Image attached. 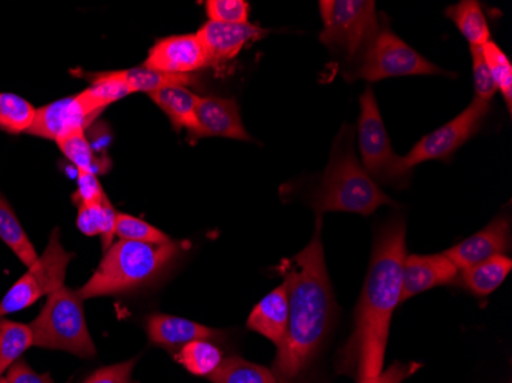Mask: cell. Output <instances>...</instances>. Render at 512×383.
<instances>
[{"mask_svg": "<svg viewBox=\"0 0 512 383\" xmlns=\"http://www.w3.org/2000/svg\"><path fill=\"white\" fill-rule=\"evenodd\" d=\"M404 217L390 218L376 232L370 267L356 307L355 330L342 347L339 373L353 379L379 376L384 367L394 310L401 304L402 270L407 258Z\"/></svg>", "mask_w": 512, "mask_h": 383, "instance_id": "cell-1", "label": "cell"}, {"mask_svg": "<svg viewBox=\"0 0 512 383\" xmlns=\"http://www.w3.org/2000/svg\"><path fill=\"white\" fill-rule=\"evenodd\" d=\"M321 217L306 249L281 261L289 295V325L279 345L272 373L278 383H304L335 318V298L325 266Z\"/></svg>", "mask_w": 512, "mask_h": 383, "instance_id": "cell-2", "label": "cell"}, {"mask_svg": "<svg viewBox=\"0 0 512 383\" xmlns=\"http://www.w3.org/2000/svg\"><path fill=\"white\" fill-rule=\"evenodd\" d=\"M188 243L145 244L122 241L106 250L94 275L79 289L83 301L125 295L157 284L171 270Z\"/></svg>", "mask_w": 512, "mask_h": 383, "instance_id": "cell-3", "label": "cell"}, {"mask_svg": "<svg viewBox=\"0 0 512 383\" xmlns=\"http://www.w3.org/2000/svg\"><path fill=\"white\" fill-rule=\"evenodd\" d=\"M309 204L316 217L327 212L359 213L368 217L379 207L394 206V201L365 172L356 158L350 126H344L336 137L329 166L322 174L319 186L310 195Z\"/></svg>", "mask_w": 512, "mask_h": 383, "instance_id": "cell-4", "label": "cell"}, {"mask_svg": "<svg viewBox=\"0 0 512 383\" xmlns=\"http://www.w3.org/2000/svg\"><path fill=\"white\" fill-rule=\"evenodd\" d=\"M79 290L62 289L51 293L40 315L30 324L34 345L45 350H60L89 359L96 356L83 311Z\"/></svg>", "mask_w": 512, "mask_h": 383, "instance_id": "cell-5", "label": "cell"}, {"mask_svg": "<svg viewBox=\"0 0 512 383\" xmlns=\"http://www.w3.org/2000/svg\"><path fill=\"white\" fill-rule=\"evenodd\" d=\"M319 39L335 53L356 63L381 30L373 0H321Z\"/></svg>", "mask_w": 512, "mask_h": 383, "instance_id": "cell-6", "label": "cell"}, {"mask_svg": "<svg viewBox=\"0 0 512 383\" xmlns=\"http://www.w3.org/2000/svg\"><path fill=\"white\" fill-rule=\"evenodd\" d=\"M359 102L358 143L362 167L376 183L402 189L407 186L413 172L405 169L402 157L394 154L373 89H365Z\"/></svg>", "mask_w": 512, "mask_h": 383, "instance_id": "cell-7", "label": "cell"}, {"mask_svg": "<svg viewBox=\"0 0 512 383\" xmlns=\"http://www.w3.org/2000/svg\"><path fill=\"white\" fill-rule=\"evenodd\" d=\"M445 74L439 66L425 59L421 53L413 50L401 37L396 36L390 28H381L375 39L371 40L364 51L355 71L350 77L379 82L393 77L439 76Z\"/></svg>", "mask_w": 512, "mask_h": 383, "instance_id": "cell-8", "label": "cell"}, {"mask_svg": "<svg viewBox=\"0 0 512 383\" xmlns=\"http://www.w3.org/2000/svg\"><path fill=\"white\" fill-rule=\"evenodd\" d=\"M76 258L74 253L66 252L60 241V230L54 229L50 243L37 259L36 264L13 284L5 298L0 302V318L17 313L23 308L36 304L43 296H50L65 284L69 262Z\"/></svg>", "mask_w": 512, "mask_h": 383, "instance_id": "cell-9", "label": "cell"}, {"mask_svg": "<svg viewBox=\"0 0 512 383\" xmlns=\"http://www.w3.org/2000/svg\"><path fill=\"white\" fill-rule=\"evenodd\" d=\"M490 109V102H483L474 97L470 106L463 109L451 122L440 126L436 131L430 132L422 140L417 141L408 155L402 157L405 169L413 172L417 164L425 163L428 160H450L454 152L459 151L470 138L479 132Z\"/></svg>", "mask_w": 512, "mask_h": 383, "instance_id": "cell-10", "label": "cell"}, {"mask_svg": "<svg viewBox=\"0 0 512 383\" xmlns=\"http://www.w3.org/2000/svg\"><path fill=\"white\" fill-rule=\"evenodd\" d=\"M100 112L92 111L80 94L57 100L37 109L33 125L27 134L45 140L59 141L66 135L86 132Z\"/></svg>", "mask_w": 512, "mask_h": 383, "instance_id": "cell-11", "label": "cell"}, {"mask_svg": "<svg viewBox=\"0 0 512 383\" xmlns=\"http://www.w3.org/2000/svg\"><path fill=\"white\" fill-rule=\"evenodd\" d=\"M195 34L203 46L207 66L218 68L234 60L246 46L263 39L267 30L252 23H218L207 20Z\"/></svg>", "mask_w": 512, "mask_h": 383, "instance_id": "cell-12", "label": "cell"}, {"mask_svg": "<svg viewBox=\"0 0 512 383\" xmlns=\"http://www.w3.org/2000/svg\"><path fill=\"white\" fill-rule=\"evenodd\" d=\"M143 66L160 73L192 76L206 68L207 59L197 34H181L158 40Z\"/></svg>", "mask_w": 512, "mask_h": 383, "instance_id": "cell-13", "label": "cell"}, {"mask_svg": "<svg viewBox=\"0 0 512 383\" xmlns=\"http://www.w3.org/2000/svg\"><path fill=\"white\" fill-rule=\"evenodd\" d=\"M511 244V221L508 215H499L485 229L474 233L470 238L444 252L454 266L462 270L477 266L480 262L488 261L494 256L505 255Z\"/></svg>", "mask_w": 512, "mask_h": 383, "instance_id": "cell-14", "label": "cell"}, {"mask_svg": "<svg viewBox=\"0 0 512 383\" xmlns=\"http://www.w3.org/2000/svg\"><path fill=\"white\" fill-rule=\"evenodd\" d=\"M198 129L192 141L206 137L230 138V140L250 141L241 120L240 106L234 99H224L217 95H200L197 103Z\"/></svg>", "mask_w": 512, "mask_h": 383, "instance_id": "cell-15", "label": "cell"}, {"mask_svg": "<svg viewBox=\"0 0 512 383\" xmlns=\"http://www.w3.org/2000/svg\"><path fill=\"white\" fill-rule=\"evenodd\" d=\"M457 276L459 269L445 253L407 256L402 270L401 302L439 285L450 284Z\"/></svg>", "mask_w": 512, "mask_h": 383, "instance_id": "cell-16", "label": "cell"}, {"mask_svg": "<svg viewBox=\"0 0 512 383\" xmlns=\"http://www.w3.org/2000/svg\"><path fill=\"white\" fill-rule=\"evenodd\" d=\"M146 333L151 344L171 351H177L189 342L220 341L223 338V333L215 328L163 313H154L146 319Z\"/></svg>", "mask_w": 512, "mask_h": 383, "instance_id": "cell-17", "label": "cell"}, {"mask_svg": "<svg viewBox=\"0 0 512 383\" xmlns=\"http://www.w3.org/2000/svg\"><path fill=\"white\" fill-rule=\"evenodd\" d=\"M289 325V295L287 285L281 284L255 305L247 319V328L261 334L279 347L286 338Z\"/></svg>", "mask_w": 512, "mask_h": 383, "instance_id": "cell-18", "label": "cell"}, {"mask_svg": "<svg viewBox=\"0 0 512 383\" xmlns=\"http://www.w3.org/2000/svg\"><path fill=\"white\" fill-rule=\"evenodd\" d=\"M149 97L161 111L168 115L169 122L174 126L175 131L180 132L186 129L189 140L194 137L198 129L197 103L200 95L186 86H169V88L152 92Z\"/></svg>", "mask_w": 512, "mask_h": 383, "instance_id": "cell-19", "label": "cell"}, {"mask_svg": "<svg viewBox=\"0 0 512 383\" xmlns=\"http://www.w3.org/2000/svg\"><path fill=\"white\" fill-rule=\"evenodd\" d=\"M512 269L509 256L499 255L488 261L480 262L477 266L462 270L463 285L476 296H488L496 292L505 281Z\"/></svg>", "mask_w": 512, "mask_h": 383, "instance_id": "cell-20", "label": "cell"}, {"mask_svg": "<svg viewBox=\"0 0 512 383\" xmlns=\"http://www.w3.org/2000/svg\"><path fill=\"white\" fill-rule=\"evenodd\" d=\"M0 239L13 250L14 255L27 269L36 264L39 255L20 224L19 218L16 217L13 207L2 192H0Z\"/></svg>", "mask_w": 512, "mask_h": 383, "instance_id": "cell-21", "label": "cell"}, {"mask_svg": "<svg viewBox=\"0 0 512 383\" xmlns=\"http://www.w3.org/2000/svg\"><path fill=\"white\" fill-rule=\"evenodd\" d=\"M447 17L459 28L462 36L473 48H482L490 42L491 31L485 13L476 0H462L448 8Z\"/></svg>", "mask_w": 512, "mask_h": 383, "instance_id": "cell-22", "label": "cell"}, {"mask_svg": "<svg viewBox=\"0 0 512 383\" xmlns=\"http://www.w3.org/2000/svg\"><path fill=\"white\" fill-rule=\"evenodd\" d=\"M34 345L30 325L0 318V377Z\"/></svg>", "mask_w": 512, "mask_h": 383, "instance_id": "cell-23", "label": "cell"}, {"mask_svg": "<svg viewBox=\"0 0 512 383\" xmlns=\"http://www.w3.org/2000/svg\"><path fill=\"white\" fill-rule=\"evenodd\" d=\"M56 143L63 155L74 164L77 171L91 172L99 177L100 174L108 172L109 166H111L108 158L96 155L91 141L86 137V132L66 135Z\"/></svg>", "mask_w": 512, "mask_h": 383, "instance_id": "cell-24", "label": "cell"}, {"mask_svg": "<svg viewBox=\"0 0 512 383\" xmlns=\"http://www.w3.org/2000/svg\"><path fill=\"white\" fill-rule=\"evenodd\" d=\"M175 361L194 374V376H209L214 373L221 362H223V351L212 341H194L183 345L177 353L174 354Z\"/></svg>", "mask_w": 512, "mask_h": 383, "instance_id": "cell-25", "label": "cell"}, {"mask_svg": "<svg viewBox=\"0 0 512 383\" xmlns=\"http://www.w3.org/2000/svg\"><path fill=\"white\" fill-rule=\"evenodd\" d=\"M207 379L212 383H278L272 370L238 356L223 359L220 367Z\"/></svg>", "mask_w": 512, "mask_h": 383, "instance_id": "cell-26", "label": "cell"}, {"mask_svg": "<svg viewBox=\"0 0 512 383\" xmlns=\"http://www.w3.org/2000/svg\"><path fill=\"white\" fill-rule=\"evenodd\" d=\"M92 85L80 92V97L92 111L100 112L111 103L119 102L126 95L132 94L125 80L120 77L119 71L111 73L94 74Z\"/></svg>", "mask_w": 512, "mask_h": 383, "instance_id": "cell-27", "label": "cell"}, {"mask_svg": "<svg viewBox=\"0 0 512 383\" xmlns=\"http://www.w3.org/2000/svg\"><path fill=\"white\" fill-rule=\"evenodd\" d=\"M119 74L131 92H146V94H152V92L169 88V86H188L195 83L194 76L160 73V71L145 68L143 65L137 66V68L123 69V71H119Z\"/></svg>", "mask_w": 512, "mask_h": 383, "instance_id": "cell-28", "label": "cell"}, {"mask_svg": "<svg viewBox=\"0 0 512 383\" xmlns=\"http://www.w3.org/2000/svg\"><path fill=\"white\" fill-rule=\"evenodd\" d=\"M36 111L23 97L11 92H0V129L7 134H27L33 125Z\"/></svg>", "mask_w": 512, "mask_h": 383, "instance_id": "cell-29", "label": "cell"}, {"mask_svg": "<svg viewBox=\"0 0 512 383\" xmlns=\"http://www.w3.org/2000/svg\"><path fill=\"white\" fill-rule=\"evenodd\" d=\"M483 57H485L486 65L490 69L491 77H493L494 85L497 92L503 95L506 108L511 114L512 108V65L511 60L506 56L505 51L497 45L496 42L490 40L486 45L482 46Z\"/></svg>", "mask_w": 512, "mask_h": 383, "instance_id": "cell-30", "label": "cell"}, {"mask_svg": "<svg viewBox=\"0 0 512 383\" xmlns=\"http://www.w3.org/2000/svg\"><path fill=\"white\" fill-rule=\"evenodd\" d=\"M115 236H119L122 241L145 244H168L172 241L171 236L165 232L128 213H117Z\"/></svg>", "mask_w": 512, "mask_h": 383, "instance_id": "cell-31", "label": "cell"}, {"mask_svg": "<svg viewBox=\"0 0 512 383\" xmlns=\"http://www.w3.org/2000/svg\"><path fill=\"white\" fill-rule=\"evenodd\" d=\"M209 22L249 23L250 5L244 0H207Z\"/></svg>", "mask_w": 512, "mask_h": 383, "instance_id": "cell-32", "label": "cell"}, {"mask_svg": "<svg viewBox=\"0 0 512 383\" xmlns=\"http://www.w3.org/2000/svg\"><path fill=\"white\" fill-rule=\"evenodd\" d=\"M471 48V57H473V77L474 91H476V99L483 102H490L497 94L496 85H494L493 77H491L490 69L486 65L485 57H483L482 48Z\"/></svg>", "mask_w": 512, "mask_h": 383, "instance_id": "cell-33", "label": "cell"}, {"mask_svg": "<svg viewBox=\"0 0 512 383\" xmlns=\"http://www.w3.org/2000/svg\"><path fill=\"white\" fill-rule=\"evenodd\" d=\"M105 195L97 175L91 174V172L77 171V190L73 195V203L76 206L99 203Z\"/></svg>", "mask_w": 512, "mask_h": 383, "instance_id": "cell-34", "label": "cell"}, {"mask_svg": "<svg viewBox=\"0 0 512 383\" xmlns=\"http://www.w3.org/2000/svg\"><path fill=\"white\" fill-rule=\"evenodd\" d=\"M137 359L109 365L94 371L83 383H132V371H134Z\"/></svg>", "mask_w": 512, "mask_h": 383, "instance_id": "cell-35", "label": "cell"}, {"mask_svg": "<svg viewBox=\"0 0 512 383\" xmlns=\"http://www.w3.org/2000/svg\"><path fill=\"white\" fill-rule=\"evenodd\" d=\"M77 227L86 236L100 235L102 227V201L94 204H80L77 206Z\"/></svg>", "mask_w": 512, "mask_h": 383, "instance_id": "cell-36", "label": "cell"}, {"mask_svg": "<svg viewBox=\"0 0 512 383\" xmlns=\"http://www.w3.org/2000/svg\"><path fill=\"white\" fill-rule=\"evenodd\" d=\"M421 367L422 365L417 364V362H408V364L396 362L388 370L382 371L379 376L364 379L358 383H402L408 377L413 376Z\"/></svg>", "mask_w": 512, "mask_h": 383, "instance_id": "cell-37", "label": "cell"}, {"mask_svg": "<svg viewBox=\"0 0 512 383\" xmlns=\"http://www.w3.org/2000/svg\"><path fill=\"white\" fill-rule=\"evenodd\" d=\"M7 383H56L51 377V374L43 373L39 374L27 364V362L19 361L16 364L11 365L8 370Z\"/></svg>", "mask_w": 512, "mask_h": 383, "instance_id": "cell-38", "label": "cell"}, {"mask_svg": "<svg viewBox=\"0 0 512 383\" xmlns=\"http://www.w3.org/2000/svg\"><path fill=\"white\" fill-rule=\"evenodd\" d=\"M117 210L112 206L108 197L102 198V227H100V236H102L103 250H109L112 246L115 236V221H117Z\"/></svg>", "mask_w": 512, "mask_h": 383, "instance_id": "cell-39", "label": "cell"}, {"mask_svg": "<svg viewBox=\"0 0 512 383\" xmlns=\"http://www.w3.org/2000/svg\"><path fill=\"white\" fill-rule=\"evenodd\" d=\"M0 383H7V379L4 376L0 377Z\"/></svg>", "mask_w": 512, "mask_h": 383, "instance_id": "cell-40", "label": "cell"}]
</instances>
